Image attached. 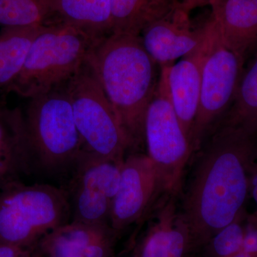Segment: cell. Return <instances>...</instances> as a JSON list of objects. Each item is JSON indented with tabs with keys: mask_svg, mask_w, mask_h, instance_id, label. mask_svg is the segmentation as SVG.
<instances>
[{
	"mask_svg": "<svg viewBox=\"0 0 257 257\" xmlns=\"http://www.w3.org/2000/svg\"><path fill=\"white\" fill-rule=\"evenodd\" d=\"M189 15L179 5L170 16L147 27L140 35L147 53L160 67L190 55L205 40L207 23L192 30Z\"/></svg>",
	"mask_w": 257,
	"mask_h": 257,
	"instance_id": "12",
	"label": "cell"
},
{
	"mask_svg": "<svg viewBox=\"0 0 257 257\" xmlns=\"http://www.w3.org/2000/svg\"><path fill=\"white\" fill-rule=\"evenodd\" d=\"M207 25V37L197 50L177 63L166 66L171 103L192 144L193 127L200 98L203 64L212 37L213 21L211 18Z\"/></svg>",
	"mask_w": 257,
	"mask_h": 257,
	"instance_id": "13",
	"label": "cell"
},
{
	"mask_svg": "<svg viewBox=\"0 0 257 257\" xmlns=\"http://www.w3.org/2000/svg\"><path fill=\"white\" fill-rule=\"evenodd\" d=\"M156 170L145 154L126 155L119 189L111 206L109 224L118 234L141 222L162 195Z\"/></svg>",
	"mask_w": 257,
	"mask_h": 257,
	"instance_id": "10",
	"label": "cell"
},
{
	"mask_svg": "<svg viewBox=\"0 0 257 257\" xmlns=\"http://www.w3.org/2000/svg\"><path fill=\"white\" fill-rule=\"evenodd\" d=\"M178 197L162 194L140 224L146 227L131 257H191L192 238L181 212Z\"/></svg>",
	"mask_w": 257,
	"mask_h": 257,
	"instance_id": "11",
	"label": "cell"
},
{
	"mask_svg": "<svg viewBox=\"0 0 257 257\" xmlns=\"http://www.w3.org/2000/svg\"><path fill=\"white\" fill-rule=\"evenodd\" d=\"M226 124L240 126L257 135V58L242 72Z\"/></svg>",
	"mask_w": 257,
	"mask_h": 257,
	"instance_id": "20",
	"label": "cell"
},
{
	"mask_svg": "<svg viewBox=\"0 0 257 257\" xmlns=\"http://www.w3.org/2000/svg\"><path fill=\"white\" fill-rule=\"evenodd\" d=\"M255 137L223 122L199 154L180 204L192 256L245 209L256 163Z\"/></svg>",
	"mask_w": 257,
	"mask_h": 257,
	"instance_id": "1",
	"label": "cell"
},
{
	"mask_svg": "<svg viewBox=\"0 0 257 257\" xmlns=\"http://www.w3.org/2000/svg\"><path fill=\"white\" fill-rule=\"evenodd\" d=\"M52 23L74 27L100 40L111 34V0H55Z\"/></svg>",
	"mask_w": 257,
	"mask_h": 257,
	"instance_id": "17",
	"label": "cell"
},
{
	"mask_svg": "<svg viewBox=\"0 0 257 257\" xmlns=\"http://www.w3.org/2000/svg\"><path fill=\"white\" fill-rule=\"evenodd\" d=\"M0 257H43L38 243L33 246L0 244Z\"/></svg>",
	"mask_w": 257,
	"mask_h": 257,
	"instance_id": "24",
	"label": "cell"
},
{
	"mask_svg": "<svg viewBox=\"0 0 257 257\" xmlns=\"http://www.w3.org/2000/svg\"><path fill=\"white\" fill-rule=\"evenodd\" d=\"M246 214L245 209L232 222L213 235L192 257H231L242 248Z\"/></svg>",
	"mask_w": 257,
	"mask_h": 257,
	"instance_id": "22",
	"label": "cell"
},
{
	"mask_svg": "<svg viewBox=\"0 0 257 257\" xmlns=\"http://www.w3.org/2000/svg\"><path fill=\"white\" fill-rule=\"evenodd\" d=\"M250 193L252 194L253 200L256 203V211L254 214L257 216V165L256 163L253 167L251 181H250Z\"/></svg>",
	"mask_w": 257,
	"mask_h": 257,
	"instance_id": "26",
	"label": "cell"
},
{
	"mask_svg": "<svg viewBox=\"0 0 257 257\" xmlns=\"http://www.w3.org/2000/svg\"><path fill=\"white\" fill-rule=\"evenodd\" d=\"M70 220L64 187L19 182L0 189V244L33 246Z\"/></svg>",
	"mask_w": 257,
	"mask_h": 257,
	"instance_id": "5",
	"label": "cell"
},
{
	"mask_svg": "<svg viewBox=\"0 0 257 257\" xmlns=\"http://www.w3.org/2000/svg\"><path fill=\"white\" fill-rule=\"evenodd\" d=\"M241 250L257 256V216L254 214H248L246 218Z\"/></svg>",
	"mask_w": 257,
	"mask_h": 257,
	"instance_id": "23",
	"label": "cell"
},
{
	"mask_svg": "<svg viewBox=\"0 0 257 257\" xmlns=\"http://www.w3.org/2000/svg\"><path fill=\"white\" fill-rule=\"evenodd\" d=\"M35 171L23 111L0 104V189Z\"/></svg>",
	"mask_w": 257,
	"mask_h": 257,
	"instance_id": "15",
	"label": "cell"
},
{
	"mask_svg": "<svg viewBox=\"0 0 257 257\" xmlns=\"http://www.w3.org/2000/svg\"><path fill=\"white\" fill-rule=\"evenodd\" d=\"M23 114L35 170L70 176L83 152L64 84L29 99Z\"/></svg>",
	"mask_w": 257,
	"mask_h": 257,
	"instance_id": "3",
	"label": "cell"
},
{
	"mask_svg": "<svg viewBox=\"0 0 257 257\" xmlns=\"http://www.w3.org/2000/svg\"><path fill=\"white\" fill-rule=\"evenodd\" d=\"M98 41L65 24L45 25L32 42L21 72L6 91L29 99L60 87L78 72Z\"/></svg>",
	"mask_w": 257,
	"mask_h": 257,
	"instance_id": "4",
	"label": "cell"
},
{
	"mask_svg": "<svg viewBox=\"0 0 257 257\" xmlns=\"http://www.w3.org/2000/svg\"><path fill=\"white\" fill-rule=\"evenodd\" d=\"M55 0H0V25L26 28L52 23Z\"/></svg>",
	"mask_w": 257,
	"mask_h": 257,
	"instance_id": "21",
	"label": "cell"
},
{
	"mask_svg": "<svg viewBox=\"0 0 257 257\" xmlns=\"http://www.w3.org/2000/svg\"><path fill=\"white\" fill-rule=\"evenodd\" d=\"M231 257H257V256L252 254V253H248L246 252V251L241 250L239 252L235 253L234 255H233V256Z\"/></svg>",
	"mask_w": 257,
	"mask_h": 257,
	"instance_id": "27",
	"label": "cell"
},
{
	"mask_svg": "<svg viewBox=\"0 0 257 257\" xmlns=\"http://www.w3.org/2000/svg\"><path fill=\"white\" fill-rule=\"evenodd\" d=\"M211 17L221 41L243 59L257 46V0H224Z\"/></svg>",
	"mask_w": 257,
	"mask_h": 257,
	"instance_id": "16",
	"label": "cell"
},
{
	"mask_svg": "<svg viewBox=\"0 0 257 257\" xmlns=\"http://www.w3.org/2000/svg\"><path fill=\"white\" fill-rule=\"evenodd\" d=\"M160 68L156 90L145 116V140L161 192L179 197L182 192L184 170L194 147L171 103L167 68Z\"/></svg>",
	"mask_w": 257,
	"mask_h": 257,
	"instance_id": "7",
	"label": "cell"
},
{
	"mask_svg": "<svg viewBox=\"0 0 257 257\" xmlns=\"http://www.w3.org/2000/svg\"><path fill=\"white\" fill-rule=\"evenodd\" d=\"M256 160H257V149H256ZM256 165H257V161L256 162Z\"/></svg>",
	"mask_w": 257,
	"mask_h": 257,
	"instance_id": "28",
	"label": "cell"
},
{
	"mask_svg": "<svg viewBox=\"0 0 257 257\" xmlns=\"http://www.w3.org/2000/svg\"><path fill=\"white\" fill-rule=\"evenodd\" d=\"M224 0H182L180 7L186 13H190L192 10L204 6H210L211 8H215Z\"/></svg>",
	"mask_w": 257,
	"mask_h": 257,
	"instance_id": "25",
	"label": "cell"
},
{
	"mask_svg": "<svg viewBox=\"0 0 257 257\" xmlns=\"http://www.w3.org/2000/svg\"><path fill=\"white\" fill-rule=\"evenodd\" d=\"M64 87L72 104L82 152L124 161L130 151L127 139L87 60Z\"/></svg>",
	"mask_w": 257,
	"mask_h": 257,
	"instance_id": "6",
	"label": "cell"
},
{
	"mask_svg": "<svg viewBox=\"0 0 257 257\" xmlns=\"http://www.w3.org/2000/svg\"><path fill=\"white\" fill-rule=\"evenodd\" d=\"M123 162L82 152L65 188L70 204V221L109 224Z\"/></svg>",
	"mask_w": 257,
	"mask_h": 257,
	"instance_id": "9",
	"label": "cell"
},
{
	"mask_svg": "<svg viewBox=\"0 0 257 257\" xmlns=\"http://www.w3.org/2000/svg\"><path fill=\"white\" fill-rule=\"evenodd\" d=\"M45 25L4 27L0 32V88L6 89L21 72L32 42Z\"/></svg>",
	"mask_w": 257,
	"mask_h": 257,
	"instance_id": "19",
	"label": "cell"
},
{
	"mask_svg": "<svg viewBox=\"0 0 257 257\" xmlns=\"http://www.w3.org/2000/svg\"><path fill=\"white\" fill-rule=\"evenodd\" d=\"M213 20L210 47L203 64L199 108L192 132L194 152L213 124L234 101L244 59L223 44Z\"/></svg>",
	"mask_w": 257,
	"mask_h": 257,
	"instance_id": "8",
	"label": "cell"
},
{
	"mask_svg": "<svg viewBox=\"0 0 257 257\" xmlns=\"http://www.w3.org/2000/svg\"><path fill=\"white\" fill-rule=\"evenodd\" d=\"M179 5L178 0H111V34L140 36Z\"/></svg>",
	"mask_w": 257,
	"mask_h": 257,
	"instance_id": "18",
	"label": "cell"
},
{
	"mask_svg": "<svg viewBox=\"0 0 257 257\" xmlns=\"http://www.w3.org/2000/svg\"><path fill=\"white\" fill-rule=\"evenodd\" d=\"M101 87L137 152L145 140V121L158 82L157 64L140 36L111 34L96 42L88 56Z\"/></svg>",
	"mask_w": 257,
	"mask_h": 257,
	"instance_id": "2",
	"label": "cell"
},
{
	"mask_svg": "<svg viewBox=\"0 0 257 257\" xmlns=\"http://www.w3.org/2000/svg\"><path fill=\"white\" fill-rule=\"evenodd\" d=\"M119 235L109 224L69 221L45 235L38 245L43 257H114Z\"/></svg>",
	"mask_w": 257,
	"mask_h": 257,
	"instance_id": "14",
	"label": "cell"
}]
</instances>
